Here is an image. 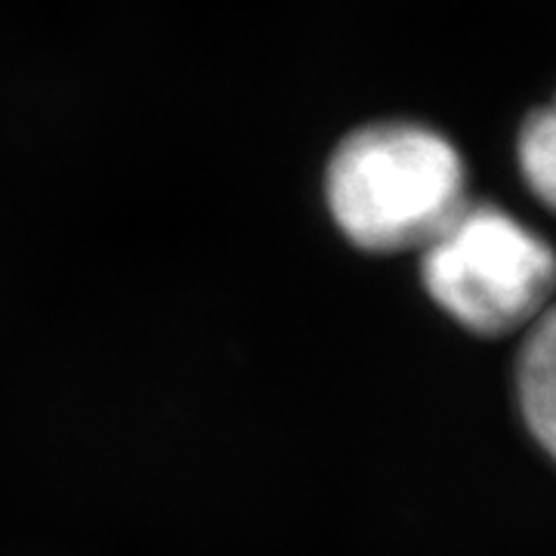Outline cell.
Returning <instances> with one entry per match:
<instances>
[{"label": "cell", "mask_w": 556, "mask_h": 556, "mask_svg": "<svg viewBox=\"0 0 556 556\" xmlns=\"http://www.w3.org/2000/svg\"><path fill=\"white\" fill-rule=\"evenodd\" d=\"M325 192L340 232L378 254L430 248L470 204L455 146L412 121L350 134L328 164Z\"/></svg>", "instance_id": "cell-1"}, {"label": "cell", "mask_w": 556, "mask_h": 556, "mask_svg": "<svg viewBox=\"0 0 556 556\" xmlns=\"http://www.w3.org/2000/svg\"><path fill=\"white\" fill-rule=\"evenodd\" d=\"M424 285L464 328L507 334L535 325L554 303L556 254L501 207L467 204L424 248Z\"/></svg>", "instance_id": "cell-2"}, {"label": "cell", "mask_w": 556, "mask_h": 556, "mask_svg": "<svg viewBox=\"0 0 556 556\" xmlns=\"http://www.w3.org/2000/svg\"><path fill=\"white\" fill-rule=\"evenodd\" d=\"M519 405L529 430L556 457V303L529 325L519 356Z\"/></svg>", "instance_id": "cell-3"}, {"label": "cell", "mask_w": 556, "mask_h": 556, "mask_svg": "<svg viewBox=\"0 0 556 556\" xmlns=\"http://www.w3.org/2000/svg\"><path fill=\"white\" fill-rule=\"evenodd\" d=\"M519 164L529 189L556 211V100L526 121L519 137Z\"/></svg>", "instance_id": "cell-4"}]
</instances>
